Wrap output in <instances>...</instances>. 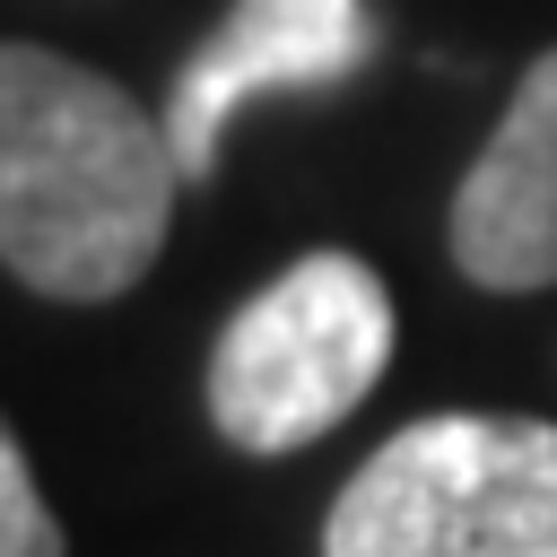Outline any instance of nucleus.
I'll use <instances>...</instances> for the list:
<instances>
[{
	"mask_svg": "<svg viewBox=\"0 0 557 557\" xmlns=\"http://www.w3.org/2000/svg\"><path fill=\"white\" fill-rule=\"evenodd\" d=\"M183 157L165 113L87 61L0 44V261L61 305H104L148 278Z\"/></svg>",
	"mask_w": 557,
	"mask_h": 557,
	"instance_id": "obj_1",
	"label": "nucleus"
},
{
	"mask_svg": "<svg viewBox=\"0 0 557 557\" xmlns=\"http://www.w3.org/2000/svg\"><path fill=\"white\" fill-rule=\"evenodd\" d=\"M322 557H557V426L444 409L357 461Z\"/></svg>",
	"mask_w": 557,
	"mask_h": 557,
	"instance_id": "obj_2",
	"label": "nucleus"
},
{
	"mask_svg": "<svg viewBox=\"0 0 557 557\" xmlns=\"http://www.w3.org/2000/svg\"><path fill=\"white\" fill-rule=\"evenodd\" d=\"M392 366V296L357 252L287 261L209 348V418L235 453L322 444Z\"/></svg>",
	"mask_w": 557,
	"mask_h": 557,
	"instance_id": "obj_3",
	"label": "nucleus"
},
{
	"mask_svg": "<svg viewBox=\"0 0 557 557\" xmlns=\"http://www.w3.org/2000/svg\"><path fill=\"white\" fill-rule=\"evenodd\" d=\"M374 35L383 26L366 0H235L165 87V139L183 157V183L218 165L235 113H252L261 96L339 87L357 61H374Z\"/></svg>",
	"mask_w": 557,
	"mask_h": 557,
	"instance_id": "obj_4",
	"label": "nucleus"
},
{
	"mask_svg": "<svg viewBox=\"0 0 557 557\" xmlns=\"http://www.w3.org/2000/svg\"><path fill=\"white\" fill-rule=\"evenodd\" d=\"M453 261L496 296L557 287V44L522 70L505 122L453 191Z\"/></svg>",
	"mask_w": 557,
	"mask_h": 557,
	"instance_id": "obj_5",
	"label": "nucleus"
},
{
	"mask_svg": "<svg viewBox=\"0 0 557 557\" xmlns=\"http://www.w3.org/2000/svg\"><path fill=\"white\" fill-rule=\"evenodd\" d=\"M0 557H61V522L17 453V435L0 426Z\"/></svg>",
	"mask_w": 557,
	"mask_h": 557,
	"instance_id": "obj_6",
	"label": "nucleus"
}]
</instances>
